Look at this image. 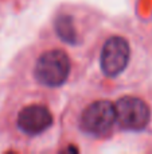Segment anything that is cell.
I'll return each mask as SVG.
<instances>
[{
  "label": "cell",
  "mask_w": 152,
  "mask_h": 154,
  "mask_svg": "<svg viewBox=\"0 0 152 154\" xmlns=\"http://www.w3.org/2000/svg\"><path fill=\"white\" fill-rule=\"evenodd\" d=\"M70 73V60L62 50H48L39 57L35 65V79L46 87H59Z\"/></svg>",
  "instance_id": "obj_1"
},
{
  "label": "cell",
  "mask_w": 152,
  "mask_h": 154,
  "mask_svg": "<svg viewBox=\"0 0 152 154\" xmlns=\"http://www.w3.org/2000/svg\"><path fill=\"white\" fill-rule=\"evenodd\" d=\"M117 122L116 106L108 100L92 103L81 116V127L85 133L94 137H104L110 133Z\"/></svg>",
  "instance_id": "obj_2"
},
{
  "label": "cell",
  "mask_w": 152,
  "mask_h": 154,
  "mask_svg": "<svg viewBox=\"0 0 152 154\" xmlns=\"http://www.w3.org/2000/svg\"><path fill=\"white\" fill-rule=\"evenodd\" d=\"M117 123L129 131H142L147 127L151 118L150 107L139 97L125 96L116 103Z\"/></svg>",
  "instance_id": "obj_3"
},
{
  "label": "cell",
  "mask_w": 152,
  "mask_h": 154,
  "mask_svg": "<svg viewBox=\"0 0 152 154\" xmlns=\"http://www.w3.org/2000/svg\"><path fill=\"white\" fill-rule=\"evenodd\" d=\"M131 57V48L123 37H110L101 50L100 65L105 76L116 77L125 70Z\"/></svg>",
  "instance_id": "obj_4"
},
{
  "label": "cell",
  "mask_w": 152,
  "mask_h": 154,
  "mask_svg": "<svg viewBox=\"0 0 152 154\" xmlns=\"http://www.w3.org/2000/svg\"><path fill=\"white\" fill-rule=\"evenodd\" d=\"M53 125V115L46 107L32 104L23 108L18 115V127L27 135H38Z\"/></svg>",
  "instance_id": "obj_5"
},
{
  "label": "cell",
  "mask_w": 152,
  "mask_h": 154,
  "mask_svg": "<svg viewBox=\"0 0 152 154\" xmlns=\"http://www.w3.org/2000/svg\"><path fill=\"white\" fill-rule=\"evenodd\" d=\"M55 31L63 42L70 43V45L77 43V32H75L72 16L69 15L58 16L55 20Z\"/></svg>",
  "instance_id": "obj_6"
}]
</instances>
